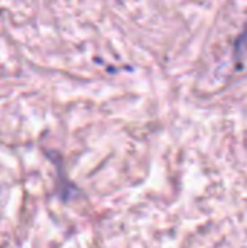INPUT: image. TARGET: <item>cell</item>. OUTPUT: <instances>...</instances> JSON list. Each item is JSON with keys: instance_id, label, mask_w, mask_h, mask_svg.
<instances>
[{"instance_id": "6da1fadb", "label": "cell", "mask_w": 247, "mask_h": 248, "mask_svg": "<svg viewBox=\"0 0 247 248\" xmlns=\"http://www.w3.org/2000/svg\"><path fill=\"white\" fill-rule=\"evenodd\" d=\"M236 58L240 61H247V23L245 26L243 33L239 36L237 42H236Z\"/></svg>"}]
</instances>
